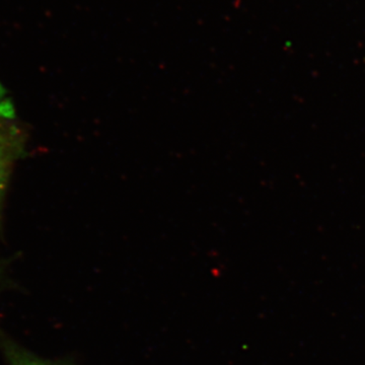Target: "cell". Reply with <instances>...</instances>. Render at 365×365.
<instances>
[{
    "label": "cell",
    "mask_w": 365,
    "mask_h": 365,
    "mask_svg": "<svg viewBox=\"0 0 365 365\" xmlns=\"http://www.w3.org/2000/svg\"><path fill=\"white\" fill-rule=\"evenodd\" d=\"M19 146L14 132L0 125V199L6 188L9 169L18 155Z\"/></svg>",
    "instance_id": "6da1fadb"
},
{
    "label": "cell",
    "mask_w": 365,
    "mask_h": 365,
    "mask_svg": "<svg viewBox=\"0 0 365 365\" xmlns=\"http://www.w3.org/2000/svg\"><path fill=\"white\" fill-rule=\"evenodd\" d=\"M9 359L11 365H57L44 361V360L34 357L21 350L14 349V348L9 349Z\"/></svg>",
    "instance_id": "7a4b0ae2"
}]
</instances>
